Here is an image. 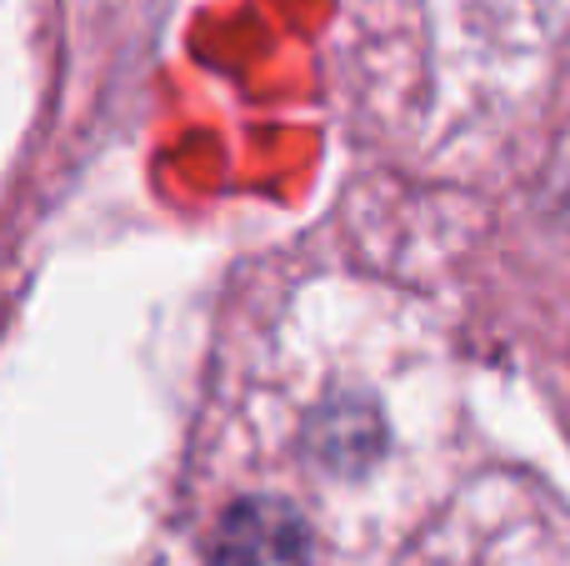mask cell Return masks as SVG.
I'll use <instances>...</instances> for the list:
<instances>
[{
  "mask_svg": "<svg viewBox=\"0 0 570 566\" xmlns=\"http://www.w3.org/2000/svg\"><path fill=\"white\" fill-rule=\"evenodd\" d=\"M210 566H311V541L285 501L256 497L226 511Z\"/></svg>",
  "mask_w": 570,
  "mask_h": 566,
  "instance_id": "1",
  "label": "cell"
}]
</instances>
